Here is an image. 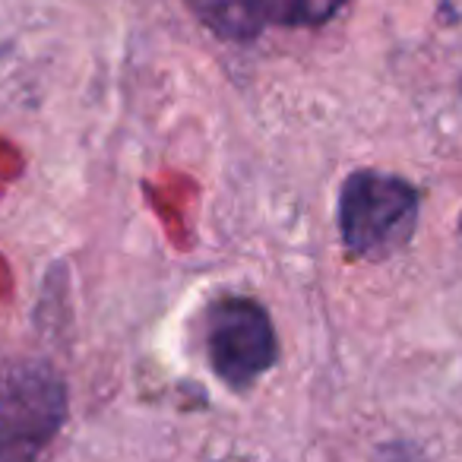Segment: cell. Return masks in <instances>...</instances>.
<instances>
[{
  "label": "cell",
  "instance_id": "cell-2",
  "mask_svg": "<svg viewBox=\"0 0 462 462\" xmlns=\"http://www.w3.org/2000/svg\"><path fill=\"white\" fill-rule=\"evenodd\" d=\"M67 421V383L48 361H20L0 377V462H39Z\"/></svg>",
  "mask_w": 462,
  "mask_h": 462
},
{
  "label": "cell",
  "instance_id": "cell-3",
  "mask_svg": "<svg viewBox=\"0 0 462 462\" xmlns=\"http://www.w3.org/2000/svg\"><path fill=\"white\" fill-rule=\"evenodd\" d=\"M206 355L218 377L228 386L254 383L276 365L279 342L273 320L251 298L228 295L206 314Z\"/></svg>",
  "mask_w": 462,
  "mask_h": 462
},
{
  "label": "cell",
  "instance_id": "cell-1",
  "mask_svg": "<svg viewBox=\"0 0 462 462\" xmlns=\"http://www.w3.org/2000/svg\"><path fill=\"white\" fill-rule=\"evenodd\" d=\"M421 197L399 174L361 168L339 190L342 245L358 260H386L415 238Z\"/></svg>",
  "mask_w": 462,
  "mask_h": 462
},
{
  "label": "cell",
  "instance_id": "cell-4",
  "mask_svg": "<svg viewBox=\"0 0 462 462\" xmlns=\"http://www.w3.org/2000/svg\"><path fill=\"white\" fill-rule=\"evenodd\" d=\"M225 42H254L266 26H327L348 0H184Z\"/></svg>",
  "mask_w": 462,
  "mask_h": 462
},
{
  "label": "cell",
  "instance_id": "cell-5",
  "mask_svg": "<svg viewBox=\"0 0 462 462\" xmlns=\"http://www.w3.org/2000/svg\"><path fill=\"white\" fill-rule=\"evenodd\" d=\"M377 462H424V456H421V449L411 447V443L396 440L377 449Z\"/></svg>",
  "mask_w": 462,
  "mask_h": 462
},
{
  "label": "cell",
  "instance_id": "cell-6",
  "mask_svg": "<svg viewBox=\"0 0 462 462\" xmlns=\"http://www.w3.org/2000/svg\"><path fill=\"white\" fill-rule=\"evenodd\" d=\"M459 89H462V79H459Z\"/></svg>",
  "mask_w": 462,
  "mask_h": 462
}]
</instances>
